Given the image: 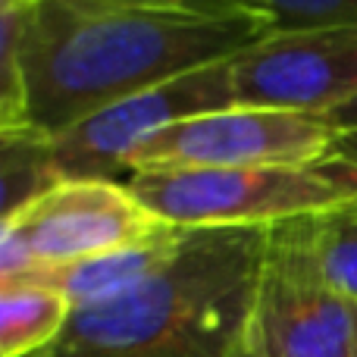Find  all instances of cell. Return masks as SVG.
<instances>
[{
  "label": "cell",
  "mask_w": 357,
  "mask_h": 357,
  "mask_svg": "<svg viewBox=\"0 0 357 357\" xmlns=\"http://www.w3.org/2000/svg\"><path fill=\"white\" fill-rule=\"evenodd\" d=\"M182 235H185V229H176V232L142 241V245L107 251V254H98V257L75 260V264L47 266V270L35 273L25 282L56 289L73 304V310L107 304L113 298L126 295V291L138 289L157 270H163L169 264V257L178 251V245H182Z\"/></svg>",
  "instance_id": "9"
},
{
  "label": "cell",
  "mask_w": 357,
  "mask_h": 357,
  "mask_svg": "<svg viewBox=\"0 0 357 357\" xmlns=\"http://www.w3.org/2000/svg\"><path fill=\"white\" fill-rule=\"evenodd\" d=\"M238 357H266V354L260 351V348L254 345L251 339H245V348H241V351H238Z\"/></svg>",
  "instance_id": "18"
},
{
  "label": "cell",
  "mask_w": 357,
  "mask_h": 357,
  "mask_svg": "<svg viewBox=\"0 0 357 357\" xmlns=\"http://www.w3.org/2000/svg\"><path fill=\"white\" fill-rule=\"evenodd\" d=\"M248 339L266 357H357V301L323 273L314 220L270 229Z\"/></svg>",
  "instance_id": "4"
},
{
  "label": "cell",
  "mask_w": 357,
  "mask_h": 357,
  "mask_svg": "<svg viewBox=\"0 0 357 357\" xmlns=\"http://www.w3.org/2000/svg\"><path fill=\"white\" fill-rule=\"evenodd\" d=\"M0 226H10L29 245L41 270L176 232L126 182H60Z\"/></svg>",
  "instance_id": "8"
},
{
  "label": "cell",
  "mask_w": 357,
  "mask_h": 357,
  "mask_svg": "<svg viewBox=\"0 0 357 357\" xmlns=\"http://www.w3.org/2000/svg\"><path fill=\"white\" fill-rule=\"evenodd\" d=\"M329 119H333L342 132H357V100H351V104L342 107V110H335Z\"/></svg>",
  "instance_id": "17"
},
{
  "label": "cell",
  "mask_w": 357,
  "mask_h": 357,
  "mask_svg": "<svg viewBox=\"0 0 357 357\" xmlns=\"http://www.w3.org/2000/svg\"><path fill=\"white\" fill-rule=\"evenodd\" d=\"M73 304L38 282L0 285V357H38L63 335Z\"/></svg>",
  "instance_id": "10"
},
{
  "label": "cell",
  "mask_w": 357,
  "mask_h": 357,
  "mask_svg": "<svg viewBox=\"0 0 357 357\" xmlns=\"http://www.w3.org/2000/svg\"><path fill=\"white\" fill-rule=\"evenodd\" d=\"M35 3V0H31ZM31 3L0 0V135L29 132V88H25V25Z\"/></svg>",
  "instance_id": "12"
},
{
  "label": "cell",
  "mask_w": 357,
  "mask_h": 357,
  "mask_svg": "<svg viewBox=\"0 0 357 357\" xmlns=\"http://www.w3.org/2000/svg\"><path fill=\"white\" fill-rule=\"evenodd\" d=\"M25 3H31V0H25Z\"/></svg>",
  "instance_id": "19"
},
{
  "label": "cell",
  "mask_w": 357,
  "mask_h": 357,
  "mask_svg": "<svg viewBox=\"0 0 357 357\" xmlns=\"http://www.w3.org/2000/svg\"><path fill=\"white\" fill-rule=\"evenodd\" d=\"M238 107L333 116L357 100V29H276L232 56Z\"/></svg>",
  "instance_id": "7"
},
{
  "label": "cell",
  "mask_w": 357,
  "mask_h": 357,
  "mask_svg": "<svg viewBox=\"0 0 357 357\" xmlns=\"http://www.w3.org/2000/svg\"><path fill=\"white\" fill-rule=\"evenodd\" d=\"M314 248L329 282L357 301V201L314 216Z\"/></svg>",
  "instance_id": "13"
},
{
  "label": "cell",
  "mask_w": 357,
  "mask_h": 357,
  "mask_svg": "<svg viewBox=\"0 0 357 357\" xmlns=\"http://www.w3.org/2000/svg\"><path fill=\"white\" fill-rule=\"evenodd\" d=\"M226 107H235L232 60L191 69L50 135L54 167L63 182H116L129 169L132 154L157 132Z\"/></svg>",
  "instance_id": "6"
},
{
  "label": "cell",
  "mask_w": 357,
  "mask_h": 357,
  "mask_svg": "<svg viewBox=\"0 0 357 357\" xmlns=\"http://www.w3.org/2000/svg\"><path fill=\"white\" fill-rule=\"evenodd\" d=\"M60 182L50 154V135L35 129L0 135V222L13 220Z\"/></svg>",
  "instance_id": "11"
},
{
  "label": "cell",
  "mask_w": 357,
  "mask_h": 357,
  "mask_svg": "<svg viewBox=\"0 0 357 357\" xmlns=\"http://www.w3.org/2000/svg\"><path fill=\"white\" fill-rule=\"evenodd\" d=\"M333 154H339L342 160H348L357 169V132H342V138H339Z\"/></svg>",
  "instance_id": "16"
},
{
  "label": "cell",
  "mask_w": 357,
  "mask_h": 357,
  "mask_svg": "<svg viewBox=\"0 0 357 357\" xmlns=\"http://www.w3.org/2000/svg\"><path fill=\"white\" fill-rule=\"evenodd\" d=\"M75 6H260L264 0H66Z\"/></svg>",
  "instance_id": "15"
},
{
  "label": "cell",
  "mask_w": 357,
  "mask_h": 357,
  "mask_svg": "<svg viewBox=\"0 0 357 357\" xmlns=\"http://www.w3.org/2000/svg\"><path fill=\"white\" fill-rule=\"evenodd\" d=\"M260 6H75L35 0L25 25L29 123L41 135L201 66L232 60L276 31Z\"/></svg>",
  "instance_id": "1"
},
{
  "label": "cell",
  "mask_w": 357,
  "mask_h": 357,
  "mask_svg": "<svg viewBox=\"0 0 357 357\" xmlns=\"http://www.w3.org/2000/svg\"><path fill=\"white\" fill-rule=\"evenodd\" d=\"M126 185L176 229H273L357 201V169L339 154L310 167L144 169Z\"/></svg>",
  "instance_id": "3"
},
{
  "label": "cell",
  "mask_w": 357,
  "mask_h": 357,
  "mask_svg": "<svg viewBox=\"0 0 357 357\" xmlns=\"http://www.w3.org/2000/svg\"><path fill=\"white\" fill-rule=\"evenodd\" d=\"M279 29H357V0H264Z\"/></svg>",
  "instance_id": "14"
},
{
  "label": "cell",
  "mask_w": 357,
  "mask_h": 357,
  "mask_svg": "<svg viewBox=\"0 0 357 357\" xmlns=\"http://www.w3.org/2000/svg\"><path fill=\"white\" fill-rule=\"evenodd\" d=\"M342 129L326 116L260 107H226L157 132L132 154L129 176L144 169L310 167L333 157Z\"/></svg>",
  "instance_id": "5"
},
{
  "label": "cell",
  "mask_w": 357,
  "mask_h": 357,
  "mask_svg": "<svg viewBox=\"0 0 357 357\" xmlns=\"http://www.w3.org/2000/svg\"><path fill=\"white\" fill-rule=\"evenodd\" d=\"M270 229H185L163 270L107 304L73 310L38 357H238Z\"/></svg>",
  "instance_id": "2"
}]
</instances>
